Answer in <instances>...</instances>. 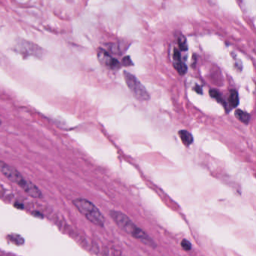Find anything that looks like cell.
Returning <instances> with one entry per match:
<instances>
[{
    "mask_svg": "<svg viewBox=\"0 0 256 256\" xmlns=\"http://www.w3.org/2000/svg\"><path fill=\"white\" fill-rule=\"evenodd\" d=\"M0 172L11 182H14L19 186L30 197L34 198H42L43 197L41 190L35 184L24 178L16 168L1 160H0Z\"/></svg>",
    "mask_w": 256,
    "mask_h": 256,
    "instance_id": "1",
    "label": "cell"
},
{
    "mask_svg": "<svg viewBox=\"0 0 256 256\" xmlns=\"http://www.w3.org/2000/svg\"><path fill=\"white\" fill-rule=\"evenodd\" d=\"M110 216L113 218L114 221L124 232L128 234L132 235L133 238L143 242L144 245L149 246L152 248H156V245L154 240L146 234L140 228L134 224L132 221L125 214L120 211H110Z\"/></svg>",
    "mask_w": 256,
    "mask_h": 256,
    "instance_id": "2",
    "label": "cell"
},
{
    "mask_svg": "<svg viewBox=\"0 0 256 256\" xmlns=\"http://www.w3.org/2000/svg\"><path fill=\"white\" fill-rule=\"evenodd\" d=\"M72 203L78 210L83 214L90 222L101 227L104 226V216L92 202L84 198H77L73 200Z\"/></svg>",
    "mask_w": 256,
    "mask_h": 256,
    "instance_id": "3",
    "label": "cell"
},
{
    "mask_svg": "<svg viewBox=\"0 0 256 256\" xmlns=\"http://www.w3.org/2000/svg\"><path fill=\"white\" fill-rule=\"evenodd\" d=\"M124 77L127 86L134 96V98L140 101H148L150 100V94L136 76L130 74L128 72H124Z\"/></svg>",
    "mask_w": 256,
    "mask_h": 256,
    "instance_id": "4",
    "label": "cell"
},
{
    "mask_svg": "<svg viewBox=\"0 0 256 256\" xmlns=\"http://www.w3.org/2000/svg\"><path fill=\"white\" fill-rule=\"evenodd\" d=\"M18 52L24 55H28V56H34L38 58L42 54V50L38 46L34 44L29 42L24 41L19 42L16 47Z\"/></svg>",
    "mask_w": 256,
    "mask_h": 256,
    "instance_id": "5",
    "label": "cell"
},
{
    "mask_svg": "<svg viewBox=\"0 0 256 256\" xmlns=\"http://www.w3.org/2000/svg\"><path fill=\"white\" fill-rule=\"evenodd\" d=\"M98 58L102 64L106 66L110 67L112 70H118L120 68V64L116 59L110 56L104 49L100 48L98 52Z\"/></svg>",
    "mask_w": 256,
    "mask_h": 256,
    "instance_id": "6",
    "label": "cell"
},
{
    "mask_svg": "<svg viewBox=\"0 0 256 256\" xmlns=\"http://www.w3.org/2000/svg\"><path fill=\"white\" fill-rule=\"evenodd\" d=\"M179 136L180 137L182 144L186 146H190L193 142V137L186 130H181L179 132Z\"/></svg>",
    "mask_w": 256,
    "mask_h": 256,
    "instance_id": "7",
    "label": "cell"
},
{
    "mask_svg": "<svg viewBox=\"0 0 256 256\" xmlns=\"http://www.w3.org/2000/svg\"><path fill=\"white\" fill-rule=\"evenodd\" d=\"M234 115L242 124H248L250 122V115L246 113V112L238 109V110H235Z\"/></svg>",
    "mask_w": 256,
    "mask_h": 256,
    "instance_id": "8",
    "label": "cell"
},
{
    "mask_svg": "<svg viewBox=\"0 0 256 256\" xmlns=\"http://www.w3.org/2000/svg\"><path fill=\"white\" fill-rule=\"evenodd\" d=\"M228 101L232 107L236 108L238 106V104H239V98H238V94L236 90L230 91Z\"/></svg>",
    "mask_w": 256,
    "mask_h": 256,
    "instance_id": "9",
    "label": "cell"
},
{
    "mask_svg": "<svg viewBox=\"0 0 256 256\" xmlns=\"http://www.w3.org/2000/svg\"><path fill=\"white\" fill-rule=\"evenodd\" d=\"M174 66L175 70L178 71V72L179 73L181 76H184L186 73L187 72V66H186L185 64L181 62V60L180 61H175L174 64Z\"/></svg>",
    "mask_w": 256,
    "mask_h": 256,
    "instance_id": "10",
    "label": "cell"
},
{
    "mask_svg": "<svg viewBox=\"0 0 256 256\" xmlns=\"http://www.w3.org/2000/svg\"><path fill=\"white\" fill-rule=\"evenodd\" d=\"M8 239L12 241V242L16 244V245H22L24 242V240L23 239L22 236L18 234H11L8 236Z\"/></svg>",
    "mask_w": 256,
    "mask_h": 256,
    "instance_id": "11",
    "label": "cell"
},
{
    "mask_svg": "<svg viewBox=\"0 0 256 256\" xmlns=\"http://www.w3.org/2000/svg\"><path fill=\"white\" fill-rule=\"evenodd\" d=\"M178 46L181 50H187L188 49V44H187L186 40L185 37L180 36L178 38Z\"/></svg>",
    "mask_w": 256,
    "mask_h": 256,
    "instance_id": "12",
    "label": "cell"
},
{
    "mask_svg": "<svg viewBox=\"0 0 256 256\" xmlns=\"http://www.w3.org/2000/svg\"><path fill=\"white\" fill-rule=\"evenodd\" d=\"M181 246H182V248H184L186 251H190L192 248V245L190 241L185 239L182 240V242H181Z\"/></svg>",
    "mask_w": 256,
    "mask_h": 256,
    "instance_id": "13",
    "label": "cell"
},
{
    "mask_svg": "<svg viewBox=\"0 0 256 256\" xmlns=\"http://www.w3.org/2000/svg\"><path fill=\"white\" fill-rule=\"evenodd\" d=\"M210 96L212 97V98L218 100V101H221L222 100L221 95H220V92L216 90H211L210 91Z\"/></svg>",
    "mask_w": 256,
    "mask_h": 256,
    "instance_id": "14",
    "label": "cell"
},
{
    "mask_svg": "<svg viewBox=\"0 0 256 256\" xmlns=\"http://www.w3.org/2000/svg\"><path fill=\"white\" fill-rule=\"evenodd\" d=\"M173 56H174V59L175 61L181 60L180 53L179 50H174V52Z\"/></svg>",
    "mask_w": 256,
    "mask_h": 256,
    "instance_id": "15",
    "label": "cell"
},
{
    "mask_svg": "<svg viewBox=\"0 0 256 256\" xmlns=\"http://www.w3.org/2000/svg\"><path fill=\"white\" fill-rule=\"evenodd\" d=\"M122 64L124 66H130L132 65V62L131 59L128 56H126L122 59Z\"/></svg>",
    "mask_w": 256,
    "mask_h": 256,
    "instance_id": "16",
    "label": "cell"
},
{
    "mask_svg": "<svg viewBox=\"0 0 256 256\" xmlns=\"http://www.w3.org/2000/svg\"><path fill=\"white\" fill-rule=\"evenodd\" d=\"M194 90H196V92H198V94H202V88H200V86H196V88H194Z\"/></svg>",
    "mask_w": 256,
    "mask_h": 256,
    "instance_id": "17",
    "label": "cell"
}]
</instances>
